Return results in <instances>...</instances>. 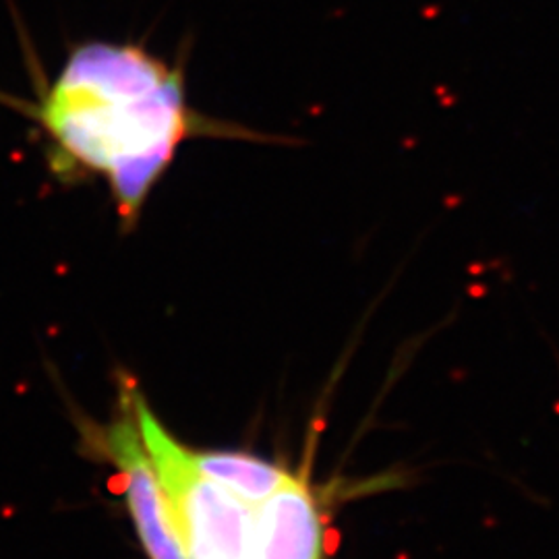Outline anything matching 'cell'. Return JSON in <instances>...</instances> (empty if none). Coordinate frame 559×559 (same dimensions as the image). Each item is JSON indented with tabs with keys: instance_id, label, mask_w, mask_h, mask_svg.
Wrapping results in <instances>:
<instances>
[{
	"instance_id": "1",
	"label": "cell",
	"mask_w": 559,
	"mask_h": 559,
	"mask_svg": "<svg viewBox=\"0 0 559 559\" xmlns=\"http://www.w3.org/2000/svg\"><path fill=\"white\" fill-rule=\"evenodd\" d=\"M34 75V100L4 94L0 100L36 124L52 179L106 185L122 233L138 228L189 141L290 143L201 112L187 94V57L170 62L135 41H80L52 80L36 64Z\"/></svg>"
},
{
	"instance_id": "2",
	"label": "cell",
	"mask_w": 559,
	"mask_h": 559,
	"mask_svg": "<svg viewBox=\"0 0 559 559\" xmlns=\"http://www.w3.org/2000/svg\"><path fill=\"white\" fill-rule=\"evenodd\" d=\"M133 413L189 559H249L253 508L203 475L133 388Z\"/></svg>"
},
{
	"instance_id": "3",
	"label": "cell",
	"mask_w": 559,
	"mask_h": 559,
	"mask_svg": "<svg viewBox=\"0 0 559 559\" xmlns=\"http://www.w3.org/2000/svg\"><path fill=\"white\" fill-rule=\"evenodd\" d=\"M120 413L100 433L104 456L119 468L135 531L150 559H189L170 501L141 438L133 385L120 388Z\"/></svg>"
},
{
	"instance_id": "4",
	"label": "cell",
	"mask_w": 559,
	"mask_h": 559,
	"mask_svg": "<svg viewBox=\"0 0 559 559\" xmlns=\"http://www.w3.org/2000/svg\"><path fill=\"white\" fill-rule=\"evenodd\" d=\"M323 540L320 508L299 477L253 506L249 559H323Z\"/></svg>"
},
{
	"instance_id": "5",
	"label": "cell",
	"mask_w": 559,
	"mask_h": 559,
	"mask_svg": "<svg viewBox=\"0 0 559 559\" xmlns=\"http://www.w3.org/2000/svg\"><path fill=\"white\" fill-rule=\"evenodd\" d=\"M193 460L203 475L251 508L270 498L293 477L278 464L239 452H193Z\"/></svg>"
}]
</instances>
